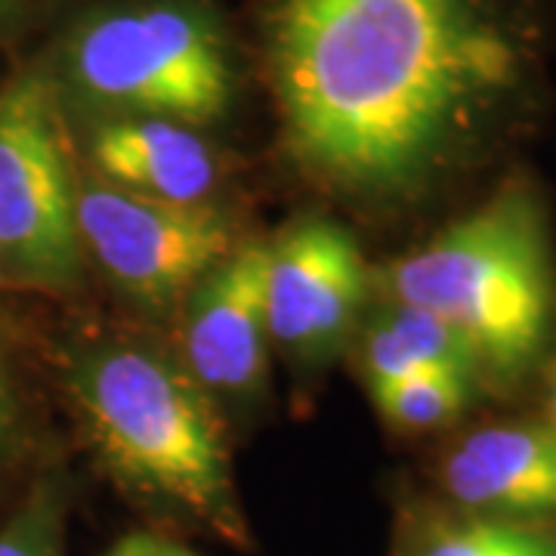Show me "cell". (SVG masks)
I'll return each instance as SVG.
<instances>
[{"label": "cell", "mask_w": 556, "mask_h": 556, "mask_svg": "<svg viewBox=\"0 0 556 556\" xmlns=\"http://www.w3.org/2000/svg\"><path fill=\"white\" fill-rule=\"evenodd\" d=\"M263 72L306 177L408 201L535 109L541 25L522 0H269Z\"/></svg>", "instance_id": "6da1fadb"}, {"label": "cell", "mask_w": 556, "mask_h": 556, "mask_svg": "<svg viewBox=\"0 0 556 556\" xmlns=\"http://www.w3.org/2000/svg\"><path fill=\"white\" fill-rule=\"evenodd\" d=\"M53 20L38 56L65 115L214 127L239 97L229 28L207 0H93Z\"/></svg>", "instance_id": "7a4b0ae2"}, {"label": "cell", "mask_w": 556, "mask_h": 556, "mask_svg": "<svg viewBox=\"0 0 556 556\" xmlns=\"http://www.w3.org/2000/svg\"><path fill=\"white\" fill-rule=\"evenodd\" d=\"M387 294L455 328L482 375L514 380L544 356L556 321L551 226L538 192L504 182L387 269Z\"/></svg>", "instance_id": "3957f363"}, {"label": "cell", "mask_w": 556, "mask_h": 556, "mask_svg": "<svg viewBox=\"0 0 556 556\" xmlns=\"http://www.w3.org/2000/svg\"><path fill=\"white\" fill-rule=\"evenodd\" d=\"M68 390L93 448L127 489L232 544L248 541L219 417L189 371L134 343H102L72 358Z\"/></svg>", "instance_id": "277c9868"}, {"label": "cell", "mask_w": 556, "mask_h": 556, "mask_svg": "<svg viewBox=\"0 0 556 556\" xmlns=\"http://www.w3.org/2000/svg\"><path fill=\"white\" fill-rule=\"evenodd\" d=\"M65 121L35 60L0 84V260L7 273L43 291L78 288L87 260Z\"/></svg>", "instance_id": "5b68a950"}, {"label": "cell", "mask_w": 556, "mask_h": 556, "mask_svg": "<svg viewBox=\"0 0 556 556\" xmlns=\"http://www.w3.org/2000/svg\"><path fill=\"white\" fill-rule=\"evenodd\" d=\"M84 254L146 309H170L236 251V229L214 204L146 199L112 182H78Z\"/></svg>", "instance_id": "8992f818"}, {"label": "cell", "mask_w": 556, "mask_h": 556, "mask_svg": "<svg viewBox=\"0 0 556 556\" xmlns=\"http://www.w3.org/2000/svg\"><path fill=\"white\" fill-rule=\"evenodd\" d=\"M368 294L358 241L325 217H303L269 244V340L300 358L325 356L350 331Z\"/></svg>", "instance_id": "52a82bcc"}, {"label": "cell", "mask_w": 556, "mask_h": 556, "mask_svg": "<svg viewBox=\"0 0 556 556\" xmlns=\"http://www.w3.org/2000/svg\"><path fill=\"white\" fill-rule=\"evenodd\" d=\"M266 260L269 244L236 248L186 298V365L211 393L244 396L266 375Z\"/></svg>", "instance_id": "ba28073f"}, {"label": "cell", "mask_w": 556, "mask_h": 556, "mask_svg": "<svg viewBox=\"0 0 556 556\" xmlns=\"http://www.w3.org/2000/svg\"><path fill=\"white\" fill-rule=\"evenodd\" d=\"M439 479L464 514L547 522L556 517V437L547 424H492L442 455Z\"/></svg>", "instance_id": "9c48e42d"}, {"label": "cell", "mask_w": 556, "mask_h": 556, "mask_svg": "<svg viewBox=\"0 0 556 556\" xmlns=\"http://www.w3.org/2000/svg\"><path fill=\"white\" fill-rule=\"evenodd\" d=\"M87 159L105 182L146 199L211 204L219 182L214 146L199 127L167 118H97L87 137Z\"/></svg>", "instance_id": "30bf717a"}, {"label": "cell", "mask_w": 556, "mask_h": 556, "mask_svg": "<svg viewBox=\"0 0 556 556\" xmlns=\"http://www.w3.org/2000/svg\"><path fill=\"white\" fill-rule=\"evenodd\" d=\"M362 371L368 387H383L420 371H460L477 378L470 346L442 318L408 303H393L362 340Z\"/></svg>", "instance_id": "8fae6325"}, {"label": "cell", "mask_w": 556, "mask_h": 556, "mask_svg": "<svg viewBox=\"0 0 556 556\" xmlns=\"http://www.w3.org/2000/svg\"><path fill=\"white\" fill-rule=\"evenodd\" d=\"M415 556H556V526L464 514L430 526Z\"/></svg>", "instance_id": "7c38bea8"}, {"label": "cell", "mask_w": 556, "mask_h": 556, "mask_svg": "<svg viewBox=\"0 0 556 556\" xmlns=\"http://www.w3.org/2000/svg\"><path fill=\"white\" fill-rule=\"evenodd\" d=\"M473 380L460 371H420L375 387L371 396L393 427L405 433H430L460 417L473 393Z\"/></svg>", "instance_id": "4fadbf2b"}, {"label": "cell", "mask_w": 556, "mask_h": 556, "mask_svg": "<svg viewBox=\"0 0 556 556\" xmlns=\"http://www.w3.org/2000/svg\"><path fill=\"white\" fill-rule=\"evenodd\" d=\"M0 556H62L60 504L53 489L28 497L10 526L0 529Z\"/></svg>", "instance_id": "5bb4252c"}, {"label": "cell", "mask_w": 556, "mask_h": 556, "mask_svg": "<svg viewBox=\"0 0 556 556\" xmlns=\"http://www.w3.org/2000/svg\"><path fill=\"white\" fill-rule=\"evenodd\" d=\"M53 0H0V47H13L50 22Z\"/></svg>", "instance_id": "9a60e30c"}, {"label": "cell", "mask_w": 556, "mask_h": 556, "mask_svg": "<svg viewBox=\"0 0 556 556\" xmlns=\"http://www.w3.org/2000/svg\"><path fill=\"white\" fill-rule=\"evenodd\" d=\"M105 556H199L195 551L182 547L170 538L159 535V532H127L118 538Z\"/></svg>", "instance_id": "2e32d148"}, {"label": "cell", "mask_w": 556, "mask_h": 556, "mask_svg": "<svg viewBox=\"0 0 556 556\" xmlns=\"http://www.w3.org/2000/svg\"><path fill=\"white\" fill-rule=\"evenodd\" d=\"M16 424V399H13V380L7 371V362L0 358V457L7 452V442Z\"/></svg>", "instance_id": "e0dca14e"}, {"label": "cell", "mask_w": 556, "mask_h": 556, "mask_svg": "<svg viewBox=\"0 0 556 556\" xmlns=\"http://www.w3.org/2000/svg\"><path fill=\"white\" fill-rule=\"evenodd\" d=\"M547 427L554 430V437H556V368H554V378H551V420H547Z\"/></svg>", "instance_id": "ac0fdd59"}, {"label": "cell", "mask_w": 556, "mask_h": 556, "mask_svg": "<svg viewBox=\"0 0 556 556\" xmlns=\"http://www.w3.org/2000/svg\"><path fill=\"white\" fill-rule=\"evenodd\" d=\"M522 3H526V7H529V10H532V7H535V3H547V7H551V10H556V0H522Z\"/></svg>", "instance_id": "d6986e66"}, {"label": "cell", "mask_w": 556, "mask_h": 556, "mask_svg": "<svg viewBox=\"0 0 556 556\" xmlns=\"http://www.w3.org/2000/svg\"><path fill=\"white\" fill-rule=\"evenodd\" d=\"M0 276H3V260H0Z\"/></svg>", "instance_id": "ffe728a7"}]
</instances>
